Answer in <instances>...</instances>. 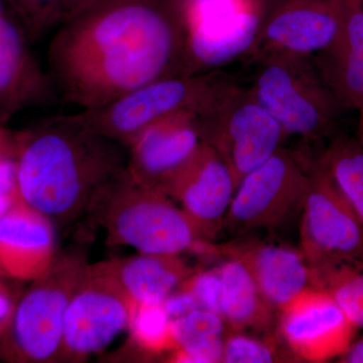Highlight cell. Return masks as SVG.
I'll list each match as a JSON object with an SVG mask.
<instances>
[{
	"mask_svg": "<svg viewBox=\"0 0 363 363\" xmlns=\"http://www.w3.org/2000/svg\"><path fill=\"white\" fill-rule=\"evenodd\" d=\"M133 303L96 264H88L67 310L59 362H81L128 328Z\"/></svg>",
	"mask_w": 363,
	"mask_h": 363,
	"instance_id": "obj_11",
	"label": "cell"
},
{
	"mask_svg": "<svg viewBox=\"0 0 363 363\" xmlns=\"http://www.w3.org/2000/svg\"><path fill=\"white\" fill-rule=\"evenodd\" d=\"M350 203L363 231V145L357 138L337 136L317 157Z\"/></svg>",
	"mask_w": 363,
	"mask_h": 363,
	"instance_id": "obj_22",
	"label": "cell"
},
{
	"mask_svg": "<svg viewBox=\"0 0 363 363\" xmlns=\"http://www.w3.org/2000/svg\"><path fill=\"white\" fill-rule=\"evenodd\" d=\"M13 147V138H11V143H7V145H4V147H0V156L1 155L6 154V152H9Z\"/></svg>",
	"mask_w": 363,
	"mask_h": 363,
	"instance_id": "obj_37",
	"label": "cell"
},
{
	"mask_svg": "<svg viewBox=\"0 0 363 363\" xmlns=\"http://www.w3.org/2000/svg\"><path fill=\"white\" fill-rule=\"evenodd\" d=\"M225 326V321L220 315L205 309L194 310L185 316L177 318L173 320L177 348L222 337Z\"/></svg>",
	"mask_w": 363,
	"mask_h": 363,
	"instance_id": "obj_26",
	"label": "cell"
},
{
	"mask_svg": "<svg viewBox=\"0 0 363 363\" xmlns=\"http://www.w3.org/2000/svg\"><path fill=\"white\" fill-rule=\"evenodd\" d=\"M11 138H13V133H9V130H6L4 125L0 124V147L11 143Z\"/></svg>",
	"mask_w": 363,
	"mask_h": 363,
	"instance_id": "obj_35",
	"label": "cell"
},
{
	"mask_svg": "<svg viewBox=\"0 0 363 363\" xmlns=\"http://www.w3.org/2000/svg\"><path fill=\"white\" fill-rule=\"evenodd\" d=\"M255 70L248 89L286 136L317 142L331 135L346 111L313 58L262 52L252 57Z\"/></svg>",
	"mask_w": 363,
	"mask_h": 363,
	"instance_id": "obj_4",
	"label": "cell"
},
{
	"mask_svg": "<svg viewBox=\"0 0 363 363\" xmlns=\"http://www.w3.org/2000/svg\"><path fill=\"white\" fill-rule=\"evenodd\" d=\"M201 142L197 114L182 111L162 117L128 143L125 173L136 183L157 189Z\"/></svg>",
	"mask_w": 363,
	"mask_h": 363,
	"instance_id": "obj_15",
	"label": "cell"
},
{
	"mask_svg": "<svg viewBox=\"0 0 363 363\" xmlns=\"http://www.w3.org/2000/svg\"><path fill=\"white\" fill-rule=\"evenodd\" d=\"M358 111H359V118H358L357 140L363 145V106Z\"/></svg>",
	"mask_w": 363,
	"mask_h": 363,
	"instance_id": "obj_36",
	"label": "cell"
},
{
	"mask_svg": "<svg viewBox=\"0 0 363 363\" xmlns=\"http://www.w3.org/2000/svg\"><path fill=\"white\" fill-rule=\"evenodd\" d=\"M162 304L172 320L185 316L186 314L194 311V310L201 309L194 295L187 289L181 286L177 289L175 292L164 298Z\"/></svg>",
	"mask_w": 363,
	"mask_h": 363,
	"instance_id": "obj_31",
	"label": "cell"
},
{
	"mask_svg": "<svg viewBox=\"0 0 363 363\" xmlns=\"http://www.w3.org/2000/svg\"><path fill=\"white\" fill-rule=\"evenodd\" d=\"M281 358L274 340H259L235 331L224 339L222 362L269 363Z\"/></svg>",
	"mask_w": 363,
	"mask_h": 363,
	"instance_id": "obj_27",
	"label": "cell"
},
{
	"mask_svg": "<svg viewBox=\"0 0 363 363\" xmlns=\"http://www.w3.org/2000/svg\"><path fill=\"white\" fill-rule=\"evenodd\" d=\"M233 81L220 70L174 76L138 88L99 108L69 116L128 147L138 133L162 117L182 111L198 116L206 113Z\"/></svg>",
	"mask_w": 363,
	"mask_h": 363,
	"instance_id": "obj_6",
	"label": "cell"
},
{
	"mask_svg": "<svg viewBox=\"0 0 363 363\" xmlns=\"http://www.w3.org/2000/svg\"><path fill=\"white\" fill-rule=\"evenodd\" d=\"M88 213L104 227L111 245L147 255H214L213 241L173 199L136 183L125 171L100 191Z\"/></svg>",
	"mask_w": 363,
	"mask_h": 363,
	"instance_id": "obj_3",
	"label": "cell"
},
{
	"mask_svg": "<svg viewBox=\"0 0 363 363\" xmlns=\"http://www.w3.org/2000/svg\"><path fill=\"white\" fill-rule=\"evenodd\" d=\"M157 189L173 199L208 240L213 241L223 228L236 185L218 152L201 142L192 156Z\"/></svg>",
	"mask_w": 363,
	"mask_h": 363,
	"instance_id": "obj_13",
	"label": "cell"
},
{
	"mask_svg": "<svg viewBox=\"0 0 363 363\" xmlns=\"http://www.w3.org/2000/svg\"><path fill=\"white\" fill-rule=\"evenodd\" d=\"M117 1H123V0H63V21L90 11L95 7Z\"/></svg>",
	"mask_w": 363,
	"mask_h": 363,
	"instance_id": "obj_32",
	"label": "cell"
},
{
	"mask_svg": "<svg viewBox=\"0 0 363 363\" xmlns=\"http://www.w3.org/2000/svg\"><path fill=\"white\" fill-rule=\"evenodd\" d=\"M2 0H0V16H1V14H4V11H2Z\"/></svg>",
	"mask_w": 363,
	"mask_h": 363,
	"instance_id": "obj_38",
	"label": "cell"
},
{
	"mask_svg": "<svg viewBox=\"0 0 363 363\" xmlns=\"http://www.w3.org/2000/svg\"><path fill=\"white\" fill-rule=\"evenodd\" d=\"M308 186V160L281 147L240 182L223 227L245 234L281 225L302 211Z\"/></svg>",
	"mask_w": 363,
	"mask_h": 363,
	"instance_id": "obj_10",
	"label": "cell"
},
{
	"mask_svg": "<svg viewBox=\"0 0 363 363\" xmlns=\"http://www.w3.org/2000/svg\"><path fill=\"white\" fill-rule=\"evenodd\" d=\"M181 286L194 295L201 309L221 316L222 283L218 267L193 272Z\"/></svg>",
	"mask_w": 363,
	"mask_h": 363,
	"instance_id": "obj_28",
	"label": "cell"
},
{
	"mask_svg": "<svg viewBox=\"0 0 363 363\" xmlns=\"http://www.w3.org/2000/svg\"><path fill=\"white\" fill-rule=\"evenodd\" d=\"M21 202L13 147L0 156V217Z\"/></svg>",
	"mask_w": 363,
	"mask_h": 363,
	"instance_id": "obj_29",
	"label": "cell"
},
{
	"mask_svg": "<svg viewBox=\"0 0 363 363\" xmlns=\"http://www.w3.org/2000/svg\"><path fill=\"white\" fill-rule=\"evenodd\" d=\"M215 250L216 255L242 264L278 311L311 286L309 267L300 250L257 240L229 241L215 245Z\"/></svg>",
	"mask_w": 363,
	"mask_h": 363,
	"instance_id": "obj_17",
	"label": "cell"
},
{
	"mask_svg": "<svg viewBox=\"0 0 363 363\" xmlns=\"http://www.w3.org/2000/svg\"><path fill=\"white\" fill-rule=\"evenodd\" d=\"M279 331L294 357L321 363L339 358L358 326L324 291L306 289L279 310Z\"/></svg>",
	"mask_w": 363,
	"mask_h": 363,
	"instance_id": "obj_12",
	"label": "cell"
},
{
	"mask_svg": "<svg viewBox=\"0 0 363 363\" xmlns=\"http://www.w3.org/2000/svg\"><path fill=\"white\" fill-rule=\"evenodd\" d=\"M87 267L82 253H58L49 271L33 281L2 334L0 350L6 359L59 362L67 310Z\"/></svg>",
	"mask_w": 363,
	"mask_h": 363,
	"instance_id": "obj_5",
	"label": "cell"
},
{
	"mask_svg": "<svg viewBox=\"0 0 363 363\" xmlns=\"http://www.w3.org/2000/svg\"><path fill=\"white\" fill-rule=\"evenodd\" d=\"M128 329L133 343L145 352L157 354L177 348L173 320L162 304H133Z\"/></svg>",
	"mask_w": 363,
	"mask_h": 363,
	"instance_id": "obj_24",
	"label": "cell"
},
{
	"mask_svg": "<svg viewBox=\"0 0 363 363\" xmlns=\"http://www.w3.org/2000/svg\"><path fill=\"white\" fill-rule=\"evenodd\" d=\"M4 1V0H2ZM13 9L14 21L30 42L43 39L63 21V0H6Z\"/></svg>",
	"mask_w": 363,
	"mask_h": 363,
	"instance_id": "obj_25",
	"label": "cell"
},
{
	"mask_svg": "<svg viewBox=\"0 0 363 363\" xmlns=\"http://www.w3.org/2000/svg\"><path fill=\"white\" fill-rule=\"evenodd\" d=\"M345 0H283L267 14L250 57L278 52L317 56L342 28Z\"/></svg>",
	"mask_w": 363,
	"mask_h": 363,
	"instance_id": "obj_14",
	"label": "cell"
},
{
	"mask_svg": "<svg viewBox=\"0 0 363 363\" xmlns=\"http://www.w3.org/2000/svg\"><path fill=\"white\" fill-rule=\"evenodd\" d=\"M224 339H211L205 342L195 344L188 347L177 348L172 351L169 362L186 363L222 362Z\"/></svg>",
	"mask_w": 363,
	"mask_h": 363,
	"instance_id": "obj_30",
	"label": "cell"
},
{
	"mask_svg": "<svg viewBox=\"0 0 363 363\" xmlns=\"http://www.w3.org/2000/svg\"><path fill=\"white\" fill-rule=\"evenodd\" d=\"M339 359L343 363H363V336L357 341L353 340Z\"/></svg>",
	"mask_w": 363,
	"mask_h": 363,
	"instance_id": "obj_34",
	"label": "cell"
},
{
	"mask_svg": "<svg viewBox=\"0 0 363 363\" xmlns=\"http://www.w3.org/2000/svg\"><path fill=\"white\" fill-rule=\"evenodd\" d=\"M16 305L11 291L0 281V337L11 321Z\"/></svg>",
	"mask_w": 363,
	"mask_h": 363,
	"instance_id": "obj_33",
	"label": "cell"
},
{
	"mask_svg": "<svg viewBox=\"0 0 363 363\" xmlns=\"http://www.w3.org/2000/svg\"><path fill=\"white\" fill-rule=\"evenodd\" d=\"M176 0H123L62 21L48 48L59 101L99 108L161 79L185 76Z\"/></svg>",
	"mask_w": 363,
	"mask_h": 363,
	"instance_id": "obj_1",
	"label": "cell"
},
{
	"mask_svg": "<svg viewBox=\"0 0 363 363\" xmlns=\"http://www.w3.org/2000/svg\"><path fill=\"white\" fill-rule=\"evenodd\" d=\"M185 35V76L252 55L267 14L255 0H176Z\"/></svg>",
	"mask_w": 363,
	"mask_h": 363,
	"instance_id": "obj_7",
	"label": "cell"
},
{
	"mask_svg": "<svg viewBox=\"0 0 363 363\" xmlns=\"http://www.w3.org/2000/svg\"><path fill=\"white\" fill-rule=\"evenodd\" d=\"M222 283L221 317L235 332H269L274 309L252 274L238 260L226 259L218 267Z\"/></svg>",
	"mask_w": 363,
	"mask_h": 363,
	"instance_id": "obj_21",
	"label": "cell"
},
{
	"mask_svg": "<svg viewBox=\"0 0 363 363\" xmlns=\"http://www.w3.org/2000/svg\"><path fill=\"white\" fill-rule=\"evenodd\" d=\"M309 186L301 219V252L311 279L340 264H363V231L335 182L317 160H308Z\"/></svg>",
	"mask_w": 363,
	"mask_h": 363,
	"instance_id": "obj_9",
	"label": "cell"
},
{
	"mask_svg": "<svg viewBox=\"0 0 363 363\" xmlns=\"http://www.w3.org/2000/svg\"><path fill=\"white\" fill-rule=\"evenodd\" d=\"M313 61L344 108L359 111L363 106V0H345L337 39Z\"/></svg>",
	"mask_w": 363,
	"mask_h": 363,
	"instance_id": "obj_19",
	"label": "cell"
},
{
	"mask_svg": "<svg viewBox=\"0 0 363 363\" xmlns=\"http://www.w3.org/2000/svg\"><path fill=\"white\" fill-rule=\"evenodd\" d=\"M30 42L13 18L0 16V124L28 107L59 101L49 72L40 65Z\"/></svg>",
	"mask_w": 363,
	"mask_h": 363,
	"instance_id": "obj_16",
	"label": "cell"
},
{
	"mask_svg": "<svg viewBox=\"0 0 363 363\" xmlns=\"http://www.w3.org/2000/svg\"><path fill=\"white\" fill-rule=\"evenodd\" d=\"M133 304H162L194 272L180 255H147L98 262Z\"/></svg>",
	"mask_w": 363,
	"mask_h": 363,
	"instance_id": "obj_20",
	"label": "cell"
},
{
	"mask_svg": "<svg viewBox=\"0 0 363 363\" xmlns=\"http://www.w3.org/2000/svg\"><path fill=\"white\" fill-rule=\"evenodd\" d=\"M311 288L328 293L358 328L363 327V264L332 267L313 278Z\"/></svg>",
	"mask_w": 363,
	"mask_h": 363,
	"instance_id": "obj_23",
	"label": "cell"
},
{
	"mask_svg": "<svg viewBox=\"0 0 363 363\" xmlns=\"http://www.w3.org/2000/svg\"><path fill=\"white\" fill-rule=\"evenodd\" d=\"M58 252L54 223L26 203L0 217V271L35 281L49 271Z\"/></svg>",
	"mask_w": 363,
	"mask_h": 363,
	"instance_id": "obj_18",
	"label": "cell"
},
{
	"mask_svg": "<svg viewBox=\"0 0 363 363\" xmlns=\"http://www.w3.org/2000/svg\"><path fill=\"white\" fill-rule=\"evenodd\" d=\"M200 136L226 162L236 188L281 147L286 135L248 87L233 82L214 106L198 116Z\"/></svg>",
	"mask_w": 363,
	"mask_h": 363,
	"instance_id": "obj_8",
	"label": "cell"
},
{
	"mask_svg": "<svg viewBox=\"0 0 363 363\" xmlns=\"http://www.w3.org/2000/svg\"><path fill=\"white\" fill-rule=\"evenodd\" d=\"M13 155L21 201L61 226L88 213L128 162L125 145L69 114L13 133Z\"/></svg>",
	"mask_w": 363,
	"mask_h": 363,
	"instance_id": "obj_2",
	"label": "cell"
}]
</instances>
